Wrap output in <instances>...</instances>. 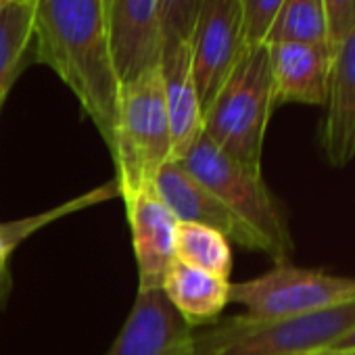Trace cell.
<instances>
[{
	"mask_svg": "<svg viewBox=\"0 0 355 355\" xmlns=\"http://www.w3.org/2000/svg\"><path fill=\"white\" fill-rule=\"evenodd\" d=\"M32 28L38 61L78 96L111 148L119 78L111 55L107 0H34Z\"/></svg>",
	"mask_w": 355,
	"mask_h": 355,
	"instance_id": "cell-1",
	"label": "cell"
},
{
	"mask_svg": "<svg viewBox=\"0 0 355 355\" xmlns=\"http://www.w3.org/2000/svg\"><path fill=\"white\" fill-rule=\"evenodd\" d=\"M274 109L268 46H247L203 113V134L228 157L253 171H261L263 140Z\"/></svg>",
	"mask_w": 355,
	"mask_h": 355,
	"instance_id": "cell-2",
	"label": "cell"
},
{
	"mask_svg": "<svg viewBox=\"0 0 355 355\" xmlns=\"http://www.w3.org/2000/svg\"><path fill=\"white\" fill-rule=\"evenodd\" d=\"M111 155L117 191L125 199L153 184L157 171L171 159V130L159 65L119 84Z\"/></svg>",
	"mask_w": 355,
	"mask_h": 355,
	"instance_id": "cell-3",
	"label": "cell"
},
{
	"mask_svg": "<svg viewBox=\"0 0 355 355\" xmlns=\"http://www.w3.org/2000/svg\"><path fill=\"white\" fill-rule=\"evenodd\" d=\"M353 328L355 301L278 320L236 315L195 334V355H311L328 351Z\"/></svg>",
	"mask_w": 355,
	"mask_h": 355,
	"instance_id": "cell-4",
	"label": "cell"
},
{
	"mask_svg": "<svg viewBox=\"0 0 355 355\" xmlns=\"http://www.w3.org/2000/svg\"><path fill=\"white\" fill-rule=\"evenodd\" d=\"M178 161L263 241L270 259L276 263L288 261L293 239L278 201L263 182L261 171H253L228 157L203 132Z\"/></svg>",
	"mask_w": 355,
	"mask_h": 355,
	"instance_id": "cell-5",
	"label": "cell"
},
{
	"mask_svg": "<svg viewBox=\"0 0 355 355\" xmlns=\"http://www.w3.org/2000/svg\"><path fill=\"white\" fill-rule=\"evenodd\" d=\"M355 301V278L299 268L288 261L230 286V303L253 320H278Z\"/></svg>",
	"mask_w": 355,
	"mask_h": 355,
	"instance_id": "cell-6",
	"label": "cell"
},
{
	"mask_svg": "<svg viewBox=\"0 0 355 355\" xmlns=\"http://www.w3.org/2000/svg\"><path fill=\"white\" fill-rule=\"evenodd\" d=\"M245 49L241 0H203L189 36L191 69L203 113L234 71Z\"/></svg>",
	"mask_w": 355,
	"mask_h": 355,
	"instance_id": "cell-7",
	"label": "cell"
},
{
	"mask_svg": "<svg viewBox=\"0 0 355 355\" xmlns=\"http://www.w3.org/2000/svg\"><path fill=\"white\" fill-rule=\"evenodd\" d=\"M153 187L178 222L214 228L228 241H234L245 249L266 253L263 241L245 222H241L214 193H209L199 180H195L178 159H169L161 165Z\"/></svg>",
	"mask_w": 355,
	"mask_h": 355,
	"instance_id": "cell-8",
	"label": "cell"
},
{
	"mask_svg": "<svg viewBox=\"0 0 355 355\" xmlns=\"http://www.w3.org/2000/svg\"><path fill=\"white\" fill-rule=\"evenodd\" d=\"M107 355H195V332L161 288L142 291Z\"/></svg>",
	"mask_w": 355,
	"mask_h": 355,
	"instance_id": "cell-9",
	"label": "cell"
},
{
	"mask_svg": "<svg viewBox=\"0 0 355 355\" xmlns=\"http://www.w3.org/2000/svg\"><path fill=\"white\" fill-rule=\"evenodd\" d=\"M123 203L138 268V293L161 288L163 276L175 259L173 243L178 220L159 199L153 184L132 193Z\"/></svg>",
	"mask_w": 355,
	"mask_h": 355,
	"instance_id": "cell-10",
	"label": "cell"
},
{
	"mask_svg": "<svg viewBox=\"0 0 355 355\" xmlns=\"http://www.w3.org/2000/svg\"><path fill=\"white\" fill-rule=\"evenodd\" d=\"M109 40L119 84L159 65V0H109Z\"/></svg>",
	"mask_w": 355,
	"mask_h": 355,
	"instance_id": "cell-11",
	"label": "cell"
},
{
	"mask_svg": "<svg viewBox=\"0 0 355 355\" xmlns=\"http://www.w3.org/2000/svg\"><path fill=\"white\" fill-rule=\"evenodd\" d=\"M320 146L332 167H345L355 157V24L334 46Z\"/></svg>",
	"mask_w": 355,
	"mask_h": 355,
	"instance_id": "cell-12",
	"label": "cell"
},
{
	"mask_svg": "<svg viewBox=\"0 0 355 355\" xmlns=\"http://www.w3.org/2000/svg\"><path fill=\"white\" fill-rule=\"evenodd\" d=\"M270 69L274 105H313L324 107L332 69V44L282 42L270 44Z\"/></svg>",
	"mask_w": 355,
	"mask_h": 355,
	"instance_id": "cell-13",
	"label": "cell"
},
{
	"mask_svg": "<svg viewBox=\"0 0 355 355\" xmlns=\"http://www.w3.org/2000/svg\"><path fill=\"white\" fill-rule=\"evenodd\" d=\"M159 71L171 130V159H182L203 132V111L193 80L191 51L187 40H161Z\"/></svg>",
	"mask_w": 355,
	"mask_h": 355,
	"instance_id": "cell-14",
	"label": "cell"
},
{
	"mask_svg": "<svg viewBox=\"0 0 355 355\" xmlns=\"http://www.w3.org/2000/svg\"><path fill=\"white\" fill-rule=\"evenodd\" d=\"M230 286L232 282L228 278L187 266L178 259L169 263L161 282L163 295L191 328L214 322V318L224 311L230 303Z\"/></svg>",
	"mask_w": 355,
	"mask_h": 355,
	"instance_id": "cell-15",
	"label": "cell"
},
{
	"mask_svg": "<svg viewBox=\"0 0 355 355\" xmlns=\"http://www.w3.org/2000/svg\"><path fill=\"white\" fill-rule=\"evenodd\" d=\"M32 34V5L0 0V111L17 80Z\"/></svg>",
	"mask_w": 355,
	"mask_h": 355,
	"instance_id": "cell-16",
	"label": "cell"
},
{
	"mask_svg": "<svg viewBox=\"0 0 355 355\" xmlns=\"http://www.w3.org/2000/svg\"><path fill=\"white\" fill-rule=\"evenodd\" d=\"M173 253L178 261L230 280L232 274L230 241L214 228L191 224V222H178Z\"/></svg>",
	"mask_w": 355,
	"mask_h": 355,
	"instance_id": "cell-17",
	"label": "cell"
},
{
	"mask_svg": "<svg viewBox=\"0 0 355 355\" xmlns=\"http://www.w3.org/2000/svg\"><path fill=\"white\" fill-rule=\"evenodd\" d=\"M282 42L330 44L324 0H284L263 44Z\"/></svg>",
	"mask_w": 355,
	"mask_h": 355,
	"instance_id": "cell-18",
	"label": "cell"
},
{
	"mask_svg": "<svg viewBox=\"0 0 355 355\" xmlns=\"http://www.w3.org/2000/svg\"><path fill=\"white\" fill-rule=\"evenodd\" d=\"M119 197V191H117V182H109L96 191H90L82 197H76L71 201H65L61 203L59 207L55 209H49V211H42L38 216H32V218H24V220H15V222H0V268H7V261L11 257V253L28 239L32 236L36 230L44 228L46 224L55 222V220H61L73 211H80L84 207H90V205H96V203H103V201H109V199H115Z\"/></svg>",
	"mask_w": 355,
	"mask_h": 355,
	"instance_id": "cell-19",
	"label": "cell"
},
{
	"mask_svg": "<svg viewBox=\"0 0 355 355\" xmlns=\"http://www.w3.org/2000/svg\"><path fill=\"white\" fill-rule=\"evenodd\" d=\"M203 0H159L161 40L180 38L189 42Z\"/></svg>",
	"mask_w": 355,
	"mask_h": 355,
	"instance_id": "cell-20",
	"label": "cell"
},
{
	"mask_svg": "<svg viewBox=\"0 0 355 355\" xmlns=\"http://www.w3.org/2000/svg\"><path fill=\"white\" fill-rule=\"evenodd\" d=\"M284 0H241L245 46H259L280 11Z\"/></svg>",
	"mask_w": 355,
	"mask_h": 355,
	"instance_id": "cell-21",
	"label": "cell"
},
{
	"mask_svg": "<svg viewBox=\"0 0 355 355\" xmlns=\"http://www.w3.org/2000/svg\"><path fill=\"white\" fill-rule=\"evenodd\" d=\"M330 44L336 46L355 24V0H324Z\"/></svg>",
	"mask_w": 355,
	"mask_h": 355,
	"instance_id": "cell-22",
	"label": "cell"
},
{
	"mask_svg": "<svg viewBox=\"0 0 355 355\" xmlns=\"http://www.w3.org/2000/svg\"><path fill=\"white\" fill-rule=\"evenodd\" d=\"M328 351H334V353H340V355H345V353H351V351H355V328L347 334V336H343L336 345H332Z\"/></svg>",
	"mask_w": 355,
	"mask_h": 355,
	"instance_id": "cell-23",
	"label": "cell"
},
{
	"mask_svg": "<svg viewBox=\"0 0 355 355\" xmlns=\"http://www.w3.org/2000/svg\"><path fill=\"white\" fill-rule=\"evenodd\" d=\"M7 288H9V270L7 268H0V299L5 297Z\"/></svg>",
	"mask_w": 355,
	"mask_h": 355,
	"instance_id": "cell-24",
	"label": "cell"
},
{
	"mask_svg": "<svg viewBox=\"0 0 355 355\" xmlns=\"http://www.w3.org/2000/svg\"><path fill=\"white\" fill-rule=\"evenodd\" d=\"M311 355H340V353H334V351H320V353H311Z\"/></svg>",
	"mask_w": 355,
	"mask_h": 355,
	"instance_id": "cell-25",
	"label": "cell"
},
{
	"mask_svg": "<svg viewBox=\"0 0 355 355\" xmlns=\"http://www.w3.org/2000/svg\"><path fill=\"white\" fill-rule=\"evenodd\" d=\"M15 3H26V5H34V0H15Z\"/></svg>",
	"mask_w": 355,
	"mask_h": 355,
	"instance_id": "cell-26",
	"label": "cell"
},
{
	"mask_svg": "<svg viewBox=\"0 0 355 355\" xmlns=\"http://www.w3.org/2000/svg\"><path fill=\"white\" fill-rule=\"evenodd\" d=\"M345 355H355V351H351V353H345Z\"/></svg>",
	"mask_w": 355,
	"mask_h": 355,
	"instance_id": "cell-27",
	"label": "cell"
},
{
	"mask_svg": "<svg viewBox=\"0 0 355 355\" xmlns=\"http://www.w3.org/2000/svg\"><path fill=\"white\" fill-rule=\"evenodd\" d=\"M107 7H109V0H107Z\"/></svg>",
	"mask_w": 355,
	"mask_h": 355,
	"instance_id": "cell-28",
	"label": "cell"
}]
</instances>
